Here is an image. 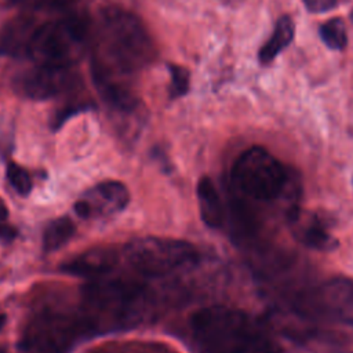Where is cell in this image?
I'll return each mask as SVG.
<instances>
[{
    "label": "cell",
    "mask_w": 353,
    "mask_h": 353,
    "mask_svg": "<svg viewBox=\"0 0 353 353\" xmlns=\"http://www.w3.org/2000/svg\"><path fill=\"white\" fill-rule=\"evenodd\" d=\"M290 338L313 353H353V334L345 331L305 328L291 332Z\"/></svg>",
    "instance_id": "obj_12"
},
{
    "label": "cell",
    "mask_w": 353,
    "mask_h": 353,
    "mask_svg": "<svg viewBox=\"0 0 353 353\" xmlns=\"http://www.w3.org/2000/svg\"><path fill=\"white\" fill-rule=\"evenodd\" d=\"M79 84L72 66L34 65L17 77L15 88L30 99H48L63 94Z\"/></svg>",
    "instance_id": "obj_9"
},
{
    "label": "cell",
    "mask_w": 353,
    "mask_h": 353,
    "mask_svg": "<svg viewBox=\"0 0 353 353\" xmlns=\"http://www.w3.org/2000/svg\"><path fill=\"white\" fill-rule=\"evenodd\" d=\"M17 234V230L8 225H4L3 222H0V239L3 240H12Z\"/></svg>",
    "instance_id": "obj_25"
},
{
    "label": "cell",
    "mask_w": 353,
    "mask_h": 353,
    "mask_svg": "<svg viewBox=\"0 0 353 353\" xmlns=\"http://www.w3.org/2000/svg\"><path fill=\"white\" fill-rule=\"evenodd\" d=\"M95 334L80 309H43L25 325L18 353H69L85 336Z\"/></svg>",
    "instance_id": "obj_4"
},
{
    "label": "cell",
    "mask_w": 353,
    "mask_h": 353,
    "mask_svg": "<svg viewBox=\"0 0 353 353\" xmlns=\"http://www.w3.org/2000/svg\"><path fill=\"white\" fill-rule=\"evenodd\" d=\"M0 353H6V350H4L1 346H0Z\"/></svg>",
    "instance_id": "obj_28"
},
{
    "label": "cell",
    "mask_w": 353,
    "mask_h": 353,
    "mask_svg": "<svg viewBox=\"0 0 353 353\" xmlns=\"http://www.w3.org/2000/svg\"><path fill=\"white\" fill-rule=\"evenodd\" d=\"M295 36V23L290 15H281L273 28L272 36L265 41L258 52V59L262 65L270 63L274 58L284 51Z\"/></svg>",
    "instance_id": "obj_16"
},
{
    "label": "cell",
    "mask_w": 353,
    "mask_h": 353,
    "mask_svg": "<svg viewBox=\"0 0 353 353\" xmlns=\"http://www.w3.org/2000/svg\"><path fill=\"white\" fill-rule=\"evenodd\" d=\"M91 72L94 85L108 106L123 113L137 109L138 98L121 80L116 77L117 73L106 69L95 61H92Z\"/></svg>",
    "instance_id": "obj_11"
},
{
    "label": "cell",
    "mask_w": 353,
    "mask_h": 353,
    "mask_svg": "<svg viewBox=\"0 0 353 353\" xmlns=\"http://www.w3.org/2000/svg\"><path fill=\"white\" fill-rule=\"evenodd\" d=\"M74 234V225L73 222L63 216L58 218L46 228L43 233V248L46 251H55L63 244H66L72 236Z\"/></svg>",
    "instance_id": "obj_18"
},
{
    "label": "cell",
    "mask_w": 353,
    "mask_h": 353,
    "mask_svg": "<svg viewBox=\"0 0 353 353\" xmlns=\"http://www.w3.org/2000/svg\"><path fill=\"white\" fill-rule=\"evenodd\" d=\"M287 167L262 146H251L233 163L230 179L234 190L252 201H274L288 185Z\"/></svg>",
    "instance_id": "obj_6"
},
{
    "label": "cell",
    "mask_w": 353,
    "mask_h": 353,
    "mask_svg": "<svg viewBox=\"0 0 353 353\" xmlns=\"http://www.w3.org/2000/svg\"><path fill=\"white\" fill-rule=\"evenodd\" d=\"M350 22L353 23V8H352V11H350Z\"/></svg>",
    "instance_id": "obj_27"
},
{
    "label": "cell",
    "mask_w": 353,
    "mask_h": 353,
    "mask_svg": "<svg viewBox=\"0 0 353 353\" xmlns=\"http://www.w3.org/2000/svg\"><path fill=\"white\" fill-rule=\"evenodd\" d=\"M117 263L114 248H91L66 261L61 269L65 273L87 279H98L112 272Z\"/></svg>",
    "instance_id": "obj_13"
},
{
    "label": "cell",
    "mask_w": 353,
    "mask_h": 353,
    "mask_svg": "<svg viewBox=\"0 0 353 353\" xmlns=\"http://www.w3.org/2000/svg\"><path fill=\"white\" fill-rule=\"evenodd\" d=\"M130 194L127 188L117 181L98 183L84 197L74 203V212L80 218L95 216L97 214H112L127 207Z\"/></svg>",
    "instance_id": "obj_10"
},
{
    "label": "cell",
    "mask_w": 353,
    "mask_h": 353,
    "mask_svg": "<svg viewBox=\"0 0 353 353\" xmlns=\"http://www.w3.org/2000/svg\"><path fill=\"white\" fill-rule=\"evenodd\" d=\"M319 36L321 41L334 51H341L347 44V33L346 26L342 18H331L320 25Z\"/></svg>",
    "instance_id": "obj_19"
},
{
    "label": "cell",
    "mask_w": 353,
    "mask_h": 353,
    "mask_svg": "<svg viewBox=\"0 0 353 353\" xmlns=\"http://www.w3.org/2000/svg\"><path fill=\"white\" fill-rule=\"evenodd\" d=\"M189 327L200 353H280L263 325L240 309L201 307Z\"/></svg>",
    "instance_id": "obj_1"
},
{
    "label": "cell",
    "mask_w": 353,
    "mask_h": 353,
    "mask_svg": "<svg viewBox=\"0 0 353 353\" xmlns=\"http://www.w3.org/2000/svg\"><path fill=\"white\" fill-rule=\"evenodd\" d=\"M7 178L11 186L19 194H28L32 190V179L25 168L15 163H10L7 165Z\"/></svg>",
    "instance_id": "obj_20"
},
{
    "label": "cell",
    "mask_w": 353,
    "mask_h": 353,
    "mask_svg": "<svg viewBox=\"0 0 353 353\" xmlns=\"http://www.w3.org/2000/svg\"><path fill=\"white\" fill-rule=\"evenodd\" d=\"M130 266L142 276L160 277L197 262L199 252L188 241L165 237H142L124 250Z\"/></svg>",
    "instance_id": "obj_7"
},
{
    "label": "cell",
    "mask_w": 353,
    "mask_h": 353,
    "mask_svg": "<svg viewBox=\"0 0 353 353\" xmlns=\"http://www.w3.org/2000/svg\"><path fill=\"white\" fill-rule=\"evenodd\" d=\"M305 8L312 14H320L327 12L331 8H334L338 3V0H302Z\"/></svg>",
    "instance_id": "obj_23"
},
{
    "label": "cell",
    "mask_w": 353,
    "mask_h": 353,
    "mask_svg": "<svg viewBox=\"0 0 353 353\" xmlns=\"http://www.w3.org/2000/svg\"><path fill=\"white\" fill-rule=\"evenodd\" d=\"M17 4H22L32 8H46V10H66L74 0H12Z\"/></svg>",
    "instance_id": "obj_22"
},
{
    "label": "cell",
    "mask_w": 353,
    "mask_h": 353,
    "mask_svg": "<svg viewBox=\"0 0 353 353\" xmlns=\"http://www.w3.org/2000/svg\"><path fill=\"white\" fill-rule=\"evenodd\" d=\"M148 301L146 287L132 279L105 276L81 288L80 310L94 331L116 330L138 321Z\"/></svg>",
    "instance_id": "obj_3"
},
{
    "label": "cell",
    "mask_w": 353,
    "mask_h": 353,
    "mask_svg": "<svg viewBox=\"0 0 353 353\" xmlns=\"http://www.w3.org/2000/svg\"><path fill=\"white\" fill-rule=\"evenodd\" d=\"M226 1H232V3H233V1H236V0H226Z\"/></svg>",
    "instance_id": "obj_29"
},
{
    "label": "cell",
    "mask_w": 353,
    "mask_h": 353,
    "mask_svg": "<svg viewBox=\"0 0 353 353\" xmlns=\"http://www.w3.org/2000/svg\"><path fill=\"white\" fill-rule=\"evenodd\" d=\"M98 33L102 58L94 61L117 74L137 72L154 57V44L145 25L117 6L101 11Z\"/></svg>",
    "instance_id": "obj_2"
},
{
    "label": "cell",
    "mask_w": 353,
    "mask_h": 353,
    "mask_svg": "<svg viewBox=\"0 0 353 353\" xmlns=\"http://www.w3.org/2000/svg\"><path fill=\"white\" fill-rule=\"evenodd\" d=\"M290 223L294 236L306 247L327 251L338 245L335 237L327 230L324 223L312 214H302L299 210L290 212Z\"/></svg>",
    "instance_id": "obj_14"
},
{
    "label": "cell",
    "mask_w": 353,
    "mask_h": 353,
    "mask_svg": "<svg viewBox=\"0 0 353 353\" xmlns=\"http://www.w3.org/2000/svg\"><path fill=\"white\" fill-rule=\"evenodd\" d=\"M7 215H8V211H7L6 203L0 199V222H4L7 219Z\"/></svg>",
    "instance_id": "obj_26"
},
{
    "label": "cell",
    "mask_w": 353,
    "mask_h": 353,
    "mask_svg": "<svg viewBox=\"0 0 353 353\" xmlns=\"http://www.w3.org/2000/svg\"><path fill=\"white\" fill-rule=\"evenodd\" d=\"M171 73V95L182 97L189 91L190 85V73L186 68L179 65H170L168 66Z\"/></svg>",
    "instance_id": "obj_21"
},
{
    "label": "cell",
    "mask_w": 353,
    "mask_h": 353,
    "mask_svg": "<svg viewBox=\"0 0 353 353\" xmlns=\"http://www.w3.org/2000/svg\"><path fill=\"white\" fill-rule=\"evenodd\" d=\"M95 353H160L159 347H117V349H103Z\"/></svg>",
    "instance_id": "obj_24"
},
{
    "label": "cell",
    "mask_w": 353,
    "mask_h": 353,
    "mask_svg": "<svg viewBox=\"0 0 353 353\" xmlns=\"http://www.w3.org/2000/svg\"><path fill=\"white\" fill-rule=\"evenodd\" d=\"M197 201H199V210L203 222L212 229H218L223 225L225 219V211L222 205V200L219 197V193L208 176L200 178L197 182Z\"/></svg>",
    "instance_id": "obj_15"
},
{
    "label": "cell",
    "mask_w": 353,
    "mask_h": 353,
    "mask_svg": "<svg viewBox=\"0 0 353 353\" xmlns=\"http://www.w3.org/2000/svg\"><path fill=\"white\" fill-rule=\"evenodd\" d=\"M36 25L28 18L17 19L8 25L1 36V48L8 54H26V47L30 39V34Z\"/></svg>",
    "instance_id": "obj_17"
},
{
    "label": "cell",
    "mask_w": 353,
    "mask_h": 353,
    "mask_svg": "<svg viewBox=\"0 0 353 353\" xmlns=\"http://www.w3.org/2000/svg\"><path fill=\"white\" fill-rule=\"evenodd\" d=\"M90 23L77 14L37 25L29 39L26 57L34 65L72 66L88 41Z\"/></svg>",
    "instance_id": "obj_5"
},
{
    "label": "cell",
    "mask_w": 353,
    "mask_h": 353,
    "mask_svg": "<svg viewBox=\"0 0 353 353\" xmlns=\"http://www.w3.org/2000/svg\"><path fill=\"white\" fill-rule=\"evenodd\" d=\"M295 310L309 320L353 325V280L330 279L298 295Z\"/></svg>",
    "instance_id": "obj_8"
}]
</instances>
